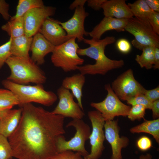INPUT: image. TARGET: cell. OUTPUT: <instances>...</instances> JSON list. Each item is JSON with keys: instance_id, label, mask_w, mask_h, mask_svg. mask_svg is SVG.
Here are the masks:
<instances>
[{"instance_id": "1f68e13d", "label": "cell", "mask_w": 159, "mask_h": 159, "mask_svg": "<svg viewBox=\"0 0 159 159\" xmlns=\"http://www.w3.org/2000/svg\"><path fill=\"white\" fill-rule=\"evenodd\" d=\"M79 153L69 150L58 153L49 159H84Z\"/></svg>"}, {"instance_id": "484cf974", "label": "cell", "mask_w": 159, "mask_h": 159, "mask_svg": "<svg viewBox=\"0 0 159 159\" xmlns=\"http://www.w3.org/2000/svg\"><path fill=\"white\" fill-rule=\"evenodd\" d=\"M155 48L151 46L146 47L142 51L141 54L136 55L135 60L141 67L147 69L153 68Z\"/></svg>"}, {"instance_id": "4fadbf2b", "label": "cell", "mask_w": 159, "mask_h": 159, "mask_svg": "<svg viewBox=\"0 0 159 159\" xmlns=\"http://www.w3.org/2000/svg\"><path fill=\"white\" fill-rule=\"evenodd\" d=\"M104 128L105 139L110 144L112 148L110 159H122V150L128 146L130 140L126 136H120L118 120L105 121Z\"/></svg>"}, {"instance_id": "ba28073f", "label": "cell", "mask_w": 159, "mask_h": 159, "mask_svg": "<svg viewBox=\"0 0 159 159\" xmlns=\"http://www.w3.org/2000/svg\"><path fill=\"white\" fill-rule=\"evenodd\" d=\"M105 89L107 92L105 98L100 102H92L90 106L101 113L105 121L114 120L117 116L127 117L131 107L120 100L109 84L105 85Z\"/></svg>"}, {"instance_id": "8fae6325", "label": "cell", "mask_w": 159, "mask_h": 159, "mask_svg": "<svg viewBox=\"0 0 159 159\" xmlns=\"http://www.w3.org/2000/svg\"><path fill=\"white\" fill-rule=\"evenodd\" d=\"M59 101L52 112L64 117L82 119L85 115L83 110L74 100V96L69 90L62 86L57 90Z\"/></svg>"}, {"instance_id": "7bdbcfd3", "label": "cell", "mask_w": 159, "mask_h": 159, "mask_svg": "<svg viewBox=\"0 0 159 159\" xmlns=\"http://www.w3.org/2000/svg\"><path fill=\"white\" fill-rule=\"evenodd\" d=\"M152 157L151 154L147 153L145 154L141 155L139 159H152Z\"/></svg>"}, {"instance_id": "f1b7e54d", "label": "cell", "mask_w": 159, "mask_h": 159, "mask_svg": "<svg viewBox=\"0 0 159 159\" xmlns=\"http://www.w3.org/2000/svg\"><path fill=\"white\" fill-rule=\"evenodd\" d=\"M146 109L145 107L142 105L132 106L131 107L127 117L132 121L144 118Z\"/></svg>"}, {"instance_id": "d6986e66", "label": "cell", "mask_w": 159, "mask_h": 159, "mask_svg": "<svg viewBox=\"0 0 159 159\" xmlns=\"http://www.w3.org/2000/svg\"><path fill=\"white\" fill-rule=\"evenodd\" d=\"M22 112L21 107L10 109L0 118V134L8 138L14 132L19 123Z\"/></svg>"}, {"instance_id": "cb8c5ba5", "label": "cell", "mask_w": 159, "mask_h": 159, "mask_svg": "<svg viewBox=\"0 0 159 159\" xmlns=\"http://www.w3.org/2000/svg\"><path fill=\"white\" fill-rule=\"evenodd\" d=\"M10 37L14 38L25 34L23 17L13 19H10L1 27Z\"/></svg>"}, {"instance_id": "e0dca14e", "label": "cell", "mask_w": 159, "mask_h": 159, "mask_svg": "<svg viewBox=\"0 0 159 159\" xmlns=\"http://www.w3.org/2000/svg\"><path fill=\"white\" fill-rule=\"evenodd\" d=\"M127 20L126 19L104 17L91 31L88 32V34L92 39L98 40L101 39L102 35L107 31L114 30L118 32L124 31Z\"/></svg>"}, {"instance_id": "4316f807", "label": "cell", "mask_w": 159, "mask_h": 159, "mask_svg": "<svg viewBox=\"0 0 159 159\" xmlns=\"http://www.w3.org/2000/svg\"><path fill=\"white\" fill-rule=\"evenodd\" d=\"M44 6V2L42 0H19L16 7V13L10 19L22 17L29 10Z\"/></svg>"}, {"instance_id": "d4e9b609", "label": "cell", "mask_w": 159, "mask_h": 159, "mask_svg": "<svg viewBox=\"0 0 159 159\" xmlns=\"http://www.w3.org/2000/svg\"><path fill=\"white\" fill-rule=\"evenodd\" d=\"M133 16L148 19L153 11L148 5L145 0H138L127 4Z\"/></svg>"}, {"instance_id": "e575fe53", "label": "cell", "mask_w": 159, "mask_h": 159, "mask_svg": "<svg viewBox=\"0 0 159 159\" xmlns=\"http://www.w3.org/2000/svg\"><path fill=\"white\" fill-rule=\"evenodd\" d=\"M148 20L155 32L159 35V13L153 11Z\"/></svg>"}, {"instance_id": "52a82bcc", "label": "cell", "mask_w": 159, "mask_h": 159, "mask_svg": "<svg viewBox=\"0 0 159 159\" xmlns=\"http://www.w3.org/2000/svg\"><path fill=\"white\" fill-rule=\"evenodd\" d=\"M73 37L59 45L55 46L52 52L51 61L55 67L60 68L65 72L77 70L78 66L82 65L84 60L77 54L80 48Z\"/></svg>"}, {"instance_id": "ab89813d", "label": "cell", "mask_w": 159, "mask_h": 159, "mask_svg": "<svg viewBox=\"0 0 159 159\" xmlns=\"http://www.w3.org/2000/svg\"><path fill=\"white\" fill-rule=\"evenodd\" d=\"M150 8L153 11L159 13V0H145Z\"/></svg>"}, {"instance_id": "ffe728a7", "label": "cell", "mask_w": 159, "mask_h": 159, "mask_svg": "<svg viewBox=\"0 0 159 159\" xmlns=\"http://www.w3.org/2000/svg\"><path fill=\"white\" fill-rule=\"evenodd\" d=\"M85 82V75L79 73L65 77L62 81V85L64 88L72 91V94L76 98L79 106L83 110L82 90Z\"/></svg>"}, {"instance_id": "f546056e", "label": "cell", "mask_w": 159, "mask_h": 159, "mask_svg": "<svg viewBox=\"0 0 159 159\" xmlns=\"http://www.w3.org/2000/svg\"><path fill=\"white\" fill-rule=\"evenodd\" d=\"M11 40L12 38L10 37L7 42L0 46V69L6 63L7 59L12 56L10 50Z\"/></svg>"}, {"instance_id": "5bb4252c", "label": "cell", "mask_w": 159, "mask_h": 159, "mask_svg": "<svg viewBox=\"0 0 159 159\" xmlns=\"http://www.w3.org/2000/svg\"><path fill=\"white\" fill-rule=\"evenodd\" d=\"M89 15L84 6L76 8L72 17L64 22L58 21L59 23L66 32L69 39L73 37L77 39L78 42L83 41L84 36L88 35L85 29L84 22Z\"/></svg>"}, {"instance_id": "8992f818", "label": "cell", "mask_w": 159, "mask_h": 159, "mask_svg": "<svg viewBox=\"0 0 159 159\" xmlns=\"http://www.w3.org/2000/svg\"><path fill=\"white\" fill-rule=\"evenodd\" d=\"M125 30L134 38L132 45L141 51L147 47L159 48V36L154 31L148 19L135 17L128 19Z\"/></svg>"}, {"instance_id": "74e56055", "label": "cell", "mask_w": 159, "mask_h": 159, "mask_svg": "<svg viewBox=\"0 0 159 159\" xmlns=\"http://www.w3.org/2000/svg\"><path fill=\"white\" fill-rule=\"evenodd\" d=\"M106 0H87L88 6L95 11H99L102 9L103 4Z\"/></svg>"}, {"instance_id": "4dcf8cb0", "label": "cell", "mask_w": 159, "mask_h": 159, "mask_svg": "<svg viewBox=\"0 0 159 159\" xmlns=\"http://www.w3.org/2000/svg\"><path fill=\"white\" fill-rule=\"evenodd\" d=\"M127 103L132 106L135 105H142L146 109L151 110L152 102H151L143 94H141L131 98L127 101Z\"/></svg>"}, {"instance_id": "8d00e7d4", "label": "cell", "mask_w": 159, "mask_h": 159, "mask_svg": "<svg viewBox=\"0 0 159 159\" xmlns=\"http://www.w3.org/2000/svg\"><path fill=\"white\" fill-rule=\"evenodd\" d=\"M9 5L4 0H0V14L5 20L11 18L9 13Z\"/></svg>"}, {"instance_id": "9c48e42d", "label": "cell", "mask_w": 159, "mask_h": 159, "mask_svg": "<svg viewBox=\"0 0 159 159\" xmlns=\"http://www.w3.org/2000/svg\"><path fill=\"white\" fill-rule=\"evenodd\" d=\"M88 116L92 125V131L89 139L91 151L84 159H99L105 149L104 142L105 139L103 128L105 121L101 113L97 110L90 111Z\"/></svg>"}, {"instance_id": "9a60e30c", "label": "cell", "mask_w": 159, "mask_h": 159, "mask_svg": "<svg viewBox=\"0 0 159 159\" xmlns=\"http://www.w3.org/2000/svg\"><path fill=\"white\" fill-rule=\"evenodd\" d=\"M58 21L48 17L44 21L39 31L54 46L61 44L69 39Z\"/></svg>"}, {"instance_id": "ac0fdd59", "label": "cell", "mask_w": 159, "mask_h": 159, "mask_svg": "<svg viewBox=\"0 0 159 159\" xmlns=\"http://www.w3.org/2000/svg\"><path fill=\"white\" fill-rule=\"evenodd\" d=\"M102 9L105 17L120 19H128L133 17L125 0H106L103 4Z\"/></svg>"}, {"instance_id": "5b68a950", "label": "cell", "mask_w": 159, "mask_h": 159, "mask_svg": "<svg viewBox=\"0 0 159 159\" xmlns=\"http://www.w3.org/2000/svg\"><path fill=\"white\" fill-rule=\"evenodd\" d=\"M66 127H73L76 130V133L69 140H67L63 135L57 137L56 140L57 153L69 150L76 152L83 158L87 156L89 153L85 148V144L91 133L89 126L82 119H75L68 122Z\"/></svg>"}, {"instance_id": "2e32d148", "label": "cell", "mask_w": 159, "mask_h": 159, "mask_svg": "<svg viewBox=\"0 0 159 159\" xmlns=\"http://www.w3.org/2000/svg\"><path fill=\"white\" fill-rule=\"evenodd\" d=\"M55 47L40 33L37 32L33 37L30 49L32 52L31 59L38 65L43 64L45 57L52 52Z\"/></svg>"}, {"instance_id": "7402d4cb", "label": "cell", "mask_w": 159, "mask_h": 159, "mask_svg": "<svg viewBox=\"0 0 159 159\" xmlns=\"http://www.w3.org/2000/svg\"><path fill=\"white\" fill-rule=\"evenodd\" d=\"M130 132L132 134L145 133L151 135L159 143V118L152 120H145L142 123L131 127Z\"/></svg>"}, {"instance_id": "83f0119b", "label": "cell", "mask_w": 159, "mask_h": 159, "mask_svg": "<svg viewBox=\"0 0 159 159\" xmlns=\"http://www.w3.org/2000/svg\"><path fill=\"white\" fill-rule=\"evenodd\" d=\"M12 149L8 138L0 134V159H11Z\"/></svg>"}, {"instance_id": "30bf717a", "label": "cell", "mask_w": 159, "mask_h": 159, "mask_svg": "<svg viewBox=\"0 0 159 159\" xmlns=\"http://www.w3.org/2000/svg\"><path fill=\"white\" fill-rule=\"evenodd\" d=\"M111 88L120 99L127 101L141 94L145 89L134 77L132 70L129 69L120 75L112 83Z\"/></svg>"}, {"instance_id": "d590c367", "label": "cell", "mask_w": 159, "mask_h": 159, "mask_svg": "<svg viewBox=\"0 0 159 159\" xmlns=\"http://www.w3.org/2000/svg\"><path fill=\"white\" fill-rule=\"evenodd\" d=\"M143 94L152 102L159 99V87L150 90L145 89Z\"/></svg>"}, {"instance_id": "836d02e7", "label": "cell", "mask_w": 159, "mask_h": 159, "mask_svg": "<svg viewBox=\"0 0 159 159\" xmlns=\"http://www.w3.org/2000/svg\"><path fill=\"white\" fill-rule=\"evenodd\" d=\"M116 46L117 49L121 53L126 54L129 53L131 49V45L127 39L121 38L116 42Z\"/></svg>"}, {"instance_id": "277c9868", "label": "cell", "mask_w": 159, "mask_h": 159, "mask_svg": "<svg viewBox=\"0 0 159 159\" xmlns=\"http://www.w3.org/2000/svg\"><path fill=\"white\" fill-rule=\"evenodd\" d=\"M1 83L5 88L11 91L16 96L21 106L26 103L35 102L50 106L57 99L54 93L45 90L42 84L34 85L19 84L7 79L3 80Z\"/></svg>"}, {"instance_id": "60d3db41", "label": "cell", "mask_w": 159, "mask_h": 159, "mask_svg": "<svg viewBox=\"0 0 159 159\" xmlns=\"http://www.w3.org/2000/svg\"><path fill=\"white\" fill-rule=\"evenodd\" d=\"M87 2V0H75L70 5L69 9L72 10L75 9L78 7L84 6V5Z\"/></svg>"}, {"instance_id": "603a6c76", "label": "cell", "mask_w": 159, "mask_h": 159, "mask_svg": "<svg viewBox=\"0 0 159 159\" xmlns=\"http://www.w3.org/2000/svg\"><path fill=\"white\" fill-rule=\"evenodd\" d=\"M19 105L17 97L11 91L0 88V118L7 111Z\"/></svg>"}, {"instance_id": "7c38bea8", "label": "cell", "mask_w": 159, "mask_h": 159, "mask_svg": "<svg viewBox=\"0 0 159 159\" xmlns=\"http://www.w3.org/2000/svg\"><path fill=\"white\" fill-rule=\"evenodd\" d=\"M56 9L50 6L32 9L23 16L24 34L29 37H32L39 32L42 24L48 17L53 16Z\"/></svg>"}, {"instance_id": "7a4b0ae2", "label": "cell", "mask_w": 159, "mask_h": 159, "mask_svg": "<svg viewBox=\"0 0 159 159\" xmlns=\"http://www.w3.org/2000/svg\"><path fill=\"white\" fill-rule=\"evenodd\" d=\"M116 41L114 36H107L104 39L95 40L84 39L83 41L90 45L84 49L79 48L77 51L78 55L86 56L95 61L94 64H86L78 66L77 70L80 73L87 74L105 75L109 71L122 67L125 64L122 59L112 60L105 54L106 47L114 43Z\"/></svg>"}, {"instance_id": "3957f363", "label": "cell", "mask_w": 159, "mask_h": 159, "mask_svg": "<svg viewBox=\"0 0 159 159\" xmlns=\"http://www.w3.org/2000/svg\"><path fill=\"white\" fill-rule=\"evenodd\" d=\"M6 64L10 69V74L7 79L16 84L29 83L42 84L47 80L44 72L31 59L11 56Z\"/></svg>"}, {"instance_id": "d6a6232c", "label": "cell", "mask_w": 159, "mask_h": 159, "mask_svg": "<svg viewBox=\"0 0 159 159\" xmlns=\"http://www.w3.org/2000/svg\"><path fill=\"white\" fill-rule=\"evenodd\" d=\"M136 145L140 150L145 151L151 148L152 146V142L149 138L147 136H143L138 140Z\"/></svg>"}, {"instance_id": "f35d334b", "label": "cell", "mask_w": 159, "mask_h": 159, "mask_svg": "<svg viewBox=\"0 0 159 159\" xmlns=\"http://www.w3.org/2000/svg\"><path fill=\"white\" fill-rule=\"evenodd\" d=\"M151 110L152 112V117L153 119L159 118V100L152 102Z\"/></svg>"}, {"instance_id": "44dd1931", "label": "cell", "mask_w": 159, "mask_h": 159, "mask_svg": "<svg viewBox=\"0 0 159 159\" xmlns=\"http://www.w3.org/2000/svg\"><path fill=\"white\" fill-rule=\"evenodd\" d=\"M33 37L25 34L19 37L12 38L10 50L12 56L29 59V54Z\"/></svg>"}, {"instance_id": "6da1fadb", "label": "cell", "mask_w": 159, "mask_h": 159, "mask_svg": "<svg viewBox=\"0 0 159 159\" xmlns=\"http://www.w3.org/2000/svg\"><path fill=\"white\" fill-rule=\"evenodd\" d=\"M19 125L8 138L13 157L17 159H49L57 153L56 140L65 133V117L32 103L21 106Z\"/></svg>"}, {"instance_id": "b9f144b4", "label": "cell", "mask_w": 159, "mask_h": 159, "mask_svg": "<svg viewBox=\"0 0 159 159\" xmlns=\"http://www.w3.org/2000/svg\"><path fill=\"white\" fill-rule=\"evenodd\" d=\"M153 68L155 69H159V48H155L154 62Z\"/></svg>"}]
</instances>
